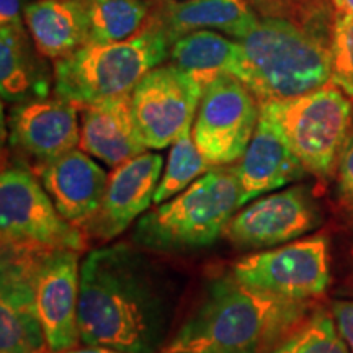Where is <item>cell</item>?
Here are the masks:
<instances>
[{
	"instance_id": "cell-1",
	"label": "cell",
	"mask_w": 353,
	"mask_h": 353,
	"mask_svg": "<svg viewBox=\"0 0 353 353\" xmlns=\"http://www.w3.org/2000/svg\"><path fill=\"white\" fill-rule=\"evenodd\" d=\"M132 242L100 247L81 263L79 334L83 345L161 353L176 293L169 276Z\"/></svg>"
},
{
	"instance_id": "cell-2",
	"label": "cell",
	"mask_w": 353,
	"mask_h": 353,
	"mask_svg": "<svg viewBox=\"0 0 353 353\" xmlns=\"http://www.w3.org/2000/svg\"><path fill=\"white\" fill-rule=\"evenodd\" d=\"M257 25L239 39V77L259 100L290 99L324 87L332 79L330 38L335 15L324 0L272 2Z\"/></svg>"
},
{
	"instance_id": "cell-3",
	"label": "cell",
	"mask_w": 353,
	"mask_h": 353,
	"mask_svg": "<svg viewBox=\"0 0 353 353\" xmlns=\"http://www.w3.org/2000/svg\"><path fill=\"white\" fill-rule=\"evenodd\" d=\"M312 304L273 296L232 272L221 273L162 352L267 353L314 311Z\"/></svg>"
},
{
	"instance_id": "cell-4",
	"label": "cell",
	"mask_w": 353,
	"mask_h": 353,
	"mask_svg": "<svg viewBox=\"0 0 353 353\" xmlns=\"http://www.w3.org/2000/svg\"><path fill=\"white\" fill-rule=\"evenodd\" d=\"M241 208L236 165L213 167L179 195L141 216L131 242L152 252H192L214 244Z\"/></svg>"
},
{
	"instance_id": "cell-5",
	"label": "cell",
	"mask_w": 353,
	"mask_h": 353,
	"mask_svg": "<svg viewBox=\"0 0 353 353\" xmlns=\"http://www.w3.org/2000/svg\"><path fill=\"white\" fill-rule=\"evenodd\" d=\"M174 39L149 20L143 32L125 41L87 43L54 61L56 95L79 107L123 94H131L149 70L169 59Z\"/></svg>"
},
{
	"instance_id": "cell-6",
	"label": "cell",
	"mask_w": 353,
	"mask_h": 353,
	"mask_svg": "<svg viewBox=\"0 0 353 353\" xmlns=\"http://www.w3.org/2000/svg\"><path fill=\"white\" fill-rule=\"evenodd\" d=\"M267 117L307 174L329 179L353 132V99L334 82L290 99L260 100Z\"/></svg>"
},
{
	"instance_id": "cell-7",
	"label": "cell",
	"mask_w": 353,
	"mask_h": 353,
	"mask_svg": "<svg viewBox=\"0 0 353 353\" xmlns=\"http://www.w3.org/2000/svg\"><path fill=\"white\" fill-rule=\"evenodd\" d=\"M0 234L2 245L34 252L85 249V234L61 216L43 183L23 165L0 175Z\"/></svg>"
},
{
	"instance_id": "cell-8",
	"label": "cell",
	"mask_w": 353,
	"mask_h": 353,
	"mask_svg": "<svg viewBox=\"0 0 353 353\" xmlns=\"http://www.w3.org/2000/svg\"><path fill=\"white\" fill-rule=\"evenodd\" d=\"M260 118V100L241 79L223 74L203 88L192 134L213 167L241 161Z\"/></svg>"
},
{
	"instance_id": "cell-9",
	"label": "cell",
	"mask_w": 353,
	"mask_h": 353,
	"mask_svg": "<svg viewBox=\"0 0 353 353\" xmlns=\"http://www.w3.org/2000/svg\"><path fill=\"white\" fill-rule=\"evenodd\" d=\"M242 283L273 296L314 301L330 285L329 241L325 236L245 255L231 268Z\"/></svg>"
},
{
	"instance_id": "cell-10",
	"label": "cell",
	"mask_w": 353,
	"mask_h": 353,
	"mask_svg": "<svg viewBox=\"0 0 353 353\" xmlns=\"http://www.w3.org/2000/svg\"><path fill=\"white\" fill-rule=\"evenodd\" d=\"M201 95L200 83L174 64L149 70L131 90L132 118L145 148H169L193 126Z\"/></svg>"
},
{
	"instance_id": "cell-11",
	"label": "cell",
	"mask_w": 353,
	"mask_h": 353,
	"mask_svg": "<svg viewBox=\"0 0 353 353\" xmlns=\"http://www.w3.org/2000/svg\"><path fill=\"white\" fill-rule=\"evenodd\" d=\"M319 223L321 211L311 190L294 185L237 211L223 236L237 249L265 250L299 239Z\"/></svg>"
},
{
	"instance_id": "cell-12",
	"label": "cell",
	"mask_w": 353,
	"mask_h": 353,
	"mask_svg": "<svg viewBox=\"0 0 353 353\" xmlns=\"http://www.w3.org/2000/svg\"><path fill=\"white\" fill-rule=\"evenodd\" d=\"M43 254L2 245L0 353H51L34 296V273Z\"/></svg>"
},
{
	"instance_id": "cell-13",
	"label": "cell",
	"mask_w": 353,
	"mask_h": 353,
	"mask_svg": "<svg viewBox=\"0 0 353 353\" xmlns=\"http://www.w3.org/2000/svg\"><path fill=\"white\" fill-rule=\"evenodd\" d=\"M81 265L77 250H52L38 260L34 296L44 337L51 353L77 347Z\"/></svg>"
},
{
	"instance_id": "cell-14",
	"label": "cell",
	"mask_w": 353,
	"mask_h": 353,
	"mask_svg": "<svg viewBox=\"0 0 353 353\" xmlns=\"http://www.w3.org/2000/svg\"><path fill=\"white\" fill-rule=\"evenodd\" d=\"M79 108L59 95L17 103L8 117L10 145L37 162L33 170L74 151L81 143Z\"/></svg>"
},
{
	"instance_id": "cell-15",
	"label": "cell",
	"mask_w": 353,
	"mask_h": 353,
	"mask_svg": "<svg viewBox=\"0 0 353 353\" xmlns=\"http://www.w3.org/2000/svg\"><path fill=\"white\" fill-rule=\"evenodd\" d=\"M161 154L143 152L114 167L99 211L83 228L90 239L108 242L151 208L162 176Z\"/></svg>"
},
{
	"instance_id": "cell-16",
	"label": "cell",
	"mask_w": 353,
	"mask_h": 353,
	"mask_svg": "<svg viewBox=\"0 0 353 353\" xmlns=\"http://www.w3.org/2000/svg\"><path fill=\"white\" fill-rule=\"evenodd\" d=\"M34 172L61 216L74 226L85 228L107 192V172L82 149H74Z\"/></svg>"
},
{
	"instance_id": "cell-17",
	"label": "cell",
	"mask_w": 353,
	"mask_h": 353,
	"mask_svg": "<svg viewBox=\"0 0 353 353\" xmlns=\"http://www.w3.org/2000/svg\"><path fill=\"white\" fill-rule=\"evenodd\" d=\"M79 148L108 167L148 151L141 139L131 110V94L95 101L83 107Z\"/></svg>"
},
{
	"instance_id": "cell-18",
	"label": "cell",
	"mask_w": 353,
	"mask_h": 353,
	"mask_svg": "<svg viewBox=\"0 0 353 353\" xmlns=\"http://www.w3.org/2000/svg\"><path fill=\"white\" fill-rule=\"evenodd\" d=\"M236 170L241 183L242 206L265 193L296 182L306 174L299 159L262 113L254 138Z\"/></svg>"
},
{
	"instance_id": "cell-19",
	"label": "cell",
	"mask_w": 353,
	"mask_h": 353,
	"mask_svg": "<svg viewBox=\"0 0 353 353\" xmlns=\"http://www.w3.org/2000/svg\"><path fill=\"white\" fill-rule=\"evenodd\" d=\"M151 20L174 41L198 30H213L239 41L257 25L259 13L249 0H156Z\"/></svg>"
},
{
	"instance_id": "cell-20",
	"label": "cell",
	"mask_w": 353,
	"mask_h": 353,
	"mask_svg": "<svg viewBox=\"0 0 353 353\" xmlns=\"http://www.w3.org/2000/svg\"><path fill=\"white\" fill-rule=\"evenodd\" d=\"M23 21L44 59L57 61L88 43L87 0H32Z\"/></svg>"
},
{
	"instance_id": "cell-21",
	"label": "cell",
	"mask_w": 353,
	"mask_h": 353,
	"mask_svg": "<svg viewBox=\"0 0 353 353\" xmlns=\"http://www.w3.org/2000/svg\"><path fill=\"white\" fill-rule=\"evenodd\" d=\"M51 77L43 56L25 26L0 28V90L2 99L21 103L50 94Z\"/></svg>"
},
{
	"instance_id": "cell-22",
	"label": "cell",
	"mask_w": 353,
	"mask_h": 353,
	"mask_svg": "<svg viewBox=\"0 0 353 353\" xmlns=\"http://www.w3.org/2000/svg\"><path fill=\"white\" fill-rule=\"evenodd\" d=\"M169 61L205 88L223 74L239 77L242 50L239 41H231L226 34L213 30H198L174 41Z\"/></svg>"
},
{
	"instance_id": "cell-23",
	"label": "cell",
	"mask_w": 353,
	"mask_h": 353,
	"mask_svg": "<svg viewBox=\"0 0 353 353\" xmlns=\"http://www.w3.org/2000/svg\"><path fill=\"white\" fill-rule=\"evenodd\" d=\"M88 43L125 41L151 20L149 0H87Z\"/></svg>"
},
{
	"instance_id": "cell-24",
	"label": "cell",
	"mask_w": 353,
	"mask_h": 353,
	"mask_svg": "<svg viewBox=\"0 0 353 353\" xmlns=\"http://www.w3.org/2000/svg\"><path fill=\"white\" fill-rule=\"evenodd\" d=\"M210 169H213V165L203 157L200 149L196 148L192 134V126H188L172 144L165 170L157 185L156 195H154V203L161 205V203L170 200L172 196L179 195Z\"/></svg>"
},
{
	"instance_id": "cell-25",
	"label": "cell",
	"mask_w": 353,
	"mask_h": 353,
	"mask_svg": "<svg viewBox=\"0 0 353 353\" xmlns=\"http://www.w3.org/2000/svg\"><path fill=\"white\" fill-rule=\"evenodd\" d=\"M267 353H352L339 332L332 312L324 307L314 311Z\"/></svg>"
},
{
	"instance_id": "cell-26",
	"label": "cell",
	"mask_w": 353,
	"mask_h": 353,
	"mask_svg": "<svg viewBox=\"0 0 353 353\" xmlns=\"http://www.w3.org/2000/svg\"><path fill=\"white\" fill-rule=\"evenodd\" d=\"M330 56H332V79L353 99V17L335 15L332 38H330Z\"/></svg>"
},
{
	"instance_id": "cell-27",
	"label": "cell",
	"mask_w": 353,
	"mask_h": 353,
	"mask_svg": "<svg viewBox=\"0 0 353 353\" xmlns=\"http://www.w3.org/2000/svg\"><path fill=\"white\" fill-rule=\"evenodd\" d=\"M337 196L343 203L353 200V132L343 149L341 161L337 165Z\"/></svg>"
},
{
	"instance_id": "cell-28",
	"label": "cell",
	"mask_w": 353,
	"mask_h": 353,
	"mask_svg": "<svg viewBox=\"0 0 353 353\" xmlns=\"http://www.w3.org/2000/svg\"><path fill=\"white\" fill-rule=\"evenodd\" d=\"M330 312H332L339 332L353 353V299H335L330 304Z\"/></svg>"
},
{
	"instance_id": "cell-29",
	"label": "cell",
	"mask_w": 353,
	"mask_h": 353,
	"mask_svg": "<svg viewBox=\"0 0 353 353\" xmlns=\"http://www.w3.org/2000/svg\"><path fill=\"white\" fill-rule=\"evenodd\" d=\"M25 0H2L0 2V28L23 26Z\"/></svg>"
},
{
	"instance_id": "cell-30",
	"label": "cell",
	"mask_w": 353,
	"mask_h": 353,
	"mask_svg": "<svg viewBox=\"0 0 353 353\" xmlns=\"http://www.w3.org/2000/svg\"><path fill=\"white\" fill-rule=\"evenodd\" d=\"M337 296L345 298V299H353V245L350 249V268H348L342 285L339 286Z\"/></svg>"
},
{
	"instance_id": "cell-31",
	"label": "cell",
	"mask_w": 353,
	"mask_h": 353,
	"mask_svg": "<svg viewBox=\"0 0 353 353\" xmlns=\"http://www.w3.org/2000/svg\"><path fill=\"white\" fill-rule=\"evenodd\" d=\"M327 2L339 15L353 17V0H327Z\"/></svg>"
},
{
	"instance_id": "cell-32",
	"label": "cell",
	"mask_w": 353,
	"mask_h": 353,
	"mask_svg": "<svg viewBox=\"0 0 353 353\" xmlns=\"http://www.w3.org/2000/svg\"><path fill=\"white\" fill-rule=\"evenodd\" d=\"M63 353H125V352L113 350V348H107V347L83 345V347H74V348H70V350H65ZM161 353H169V352H161Z\"/></svg>"
},
{
	"instance_id": "cell-33",
	"label": "cell",
	"mask_w": 353,
	"mask_h": 353,
	"mask_svg": "<svg viewBox=\"0 0 353 353\" xmlns=\"http://www.w3.org/2000/svg\"><path fill=\"white\" fill-rule=\"evenodd\" d=\"M348 210H350V213L353 214V200H352L350 203H348Z\"/></svg>"
}]
</instances>
